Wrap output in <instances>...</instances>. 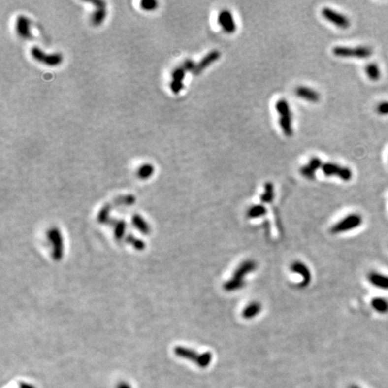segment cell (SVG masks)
Segmentation results:
<instances>
[{"mask_svg":"<svg viewBox=\"0 0 388 388\" xmlns=\"http://www.w3.org/2000/svg\"><path fill=\"white\" fill-rule=\"evenodd\" d=\"M257 269V262L253 259L242 261L235 271L233 272L232 277L224 283V290L226 292H235L244 289L245 286V278L253 273Z\"/></svg>","mask_w":388,"mask_h":388,"instance_id":"1","label":"cell"},{"mask_svg":"<svg viewBox=\"0 0 388 388\" xmlns=\"http://www.w3.org/2000/svg\"><path fill=\"white\" fill-rule=\"evenodd\" d=\"M174 354L177 357L184 358L195 363L199 368H208L212 361V353L210 352H205L203 353H199L193 349L184 346H177L174 348Z\"/></svg>","mask_w":388,"mask_h":388,"instance_id":"2","label":"cell"},{"mask_svg":"<svg viewBox=\"0 0 388 388\" xmlns=\"http://www.w3.org/2000/svg\"><path fill=\"white\" fill-rule=\"evenodd\" d=\"M363 219L361 215L357 213H352L344 217L343 219L338 221L332 226L330 232L332 235H338L342 233H347L350 231L356 229L362 225Z\"/></svg>","mask_w":388,"mask_h":388,"instance_id":"3","label":"cell"},{"mask_svg":"<svg viewBox=\"0 0 388 388\" xmlns=\"http://www.w3.org/2000/svg\"><path fill=\"white\" fill-rule=\"evenodd\" d=\"M48 240L51 244V256L55 261H61L64 256V242L61 230L58 227H51L47 233Z\"/></svg>","mask_w":388,"mask_h":388,"instance_id":"4","label":"cell"},{"mask_svg":"<svg viewBox=\"0 0 388 388\" xmlns=\"http://www.w3.org/2000/svg\"><path fill=\"white\" fill-rule=\"evenodd\" d=\"M332 53L335 56L342 58L355 57L358 59H367L372 55L373 51L371 48L367 46H336L332 49Z\"/></svg>","mask_w":388,"mask_h":388,"instance_id":"5","label":"cell"},{"mask_svg":"<svg viewBox=\"0 0 388 388\" xmlns=\"http://www.w3.org/2000/svg\"><path fill=\"white\" fill-rule=\"evenodd\" d=\"M323 173L326 176H337L344 182L353 178V171L346 166H341L334 163H324L322 166Z\"/></svg>","mask_w":388,"mask_h":388,"instance_id":"6","label":"cell"},{"mask_svg":"<svg viewBox=\"0 0 388 388\" xmlns=\"http://www.w3.org/2000/svg\"><path fill=\"white\" fill-rule=\"evenodd\" d=\"M31 54L37 62L44 63V64H46L47 66H58L63 61V58L61 54H59V53L46 54L38 47H33L32 49Z\"/></svg>","mask_w":388,"mask_h":388,"instance_id":"7","label":"cell"},{"mask_svg":"<svg viewBox=\"0 0 388 388\" xmlns=\"http://www.w3.org/2000/svg\"><path fill=\"white\" fill-rule=\"evenodd\" d=\"M321 14L327 21L340 28L346 29L351 26V22L347 16L338 13L335 10H332L330 7H323L321 11Z\"/></svg>","mask_w":388,"mask_h":388,"instance_id":"8","label":"cell"},{"mask_svg":"<svg viewBox=\"0 0 388 388\" xmlns=\"http://www.w3.org/2000/svg\"><path fill=\"white\" fill-rule=\"evenodd\" d=\"M291 271L293 273H296L302 278V281L299 284L300 288H306L308 286L312 281V273L310 269L306 263L300 260H295L291 263Z\"/></svg>","mask_w":388,"mask_h":388,"instance_id":"9","label":"cell"},{"mask_svg":"<svg viewBox=\"0 0 388 388\" xmlns=\"http://www.w3.org/2000/svg\"><path fill=\"white\" fill-rule=\"evenodd\" d=\"M219 25L221 26L223 31L226 33H233L236 30L235 20L232 13L229 10H222L218 16Z\"/></svg>","mask_w":388,"mask_h":388,"instance_id":"10","label":"cell"},{"mask_svg":"<svg viewBox=\"0 0 388 388\" xmlns=\"http://www.w3.org/2000/svg\"><path fill=\"white\" fill-rule=\"evenodd\" d=\"M220 55L221 54H220V51H217V50L210 51V53L207 54L198 64H196V66H195V68L193 71V74H194V75L200 74L201 72L204 70L205 68H207L213 62H217L220 59Z\"/></svg>","mask_w":388,"mask_h":388,"instance_id":"11","label":"cell"},{"mask_svg":"<svg viewBox=\"0 0 388 388\" xmlns=\"http://www.w3.org/2000/svg\"><path fill=\"white\" fill-rule=\"evenodd\" d=\"M185 73H186V70L182 66L176 67L173 71V74H172L173 81L171 82L170 87H171V90L174 94H178L183 90V88H184V82L183 81H184V77H185Z\"/></svg>","mask_w":388,"mask_h":388,"instance_id":"12","label":"cell"},{"mask_svg":"<svg viewBox=\"0 0 388 388\" xmlns=\"http://www.w3.org/2000/svg\"><path fill=\"white\" fill-rule=\"evenodd\" d=\"M368 281L375 288L383 291H388V275L378 271H370L368 273Z\"/></svg>","mask_w":388,"mask_h":388,"instance_id":"13","label":"cell"},{"mask_svg":"<svg viewBox=\"0 0 388 388\" xmlns=\"http://www.w3.org/2000/svg\"><path fill=\"white\" fill-rule=\"evenodd\" d=\"M30 20L25 16H20L16 19V32L18 35L23 39L32 38L31 29H30Z\"/></svg>","mask_w":388,"mask_h":388,"instance_id":"14","label":"cell"},{"mask_svg":"<svg viewBox=\"0 0 388 388\" xmlns=\"http://www.w3.org/2000/svg\"><path fill=\"white\" fill-rule=\"evenodd\" d=\"M107 224L113 227L114 237L117 240H123V238H125V236H126L125 235V234H126V226H127L125 220H118V219L111 218V220H109Z\"/></svg>","mask_w":388,"mask_h":388,"instance_id":"15","label":"cell"},{"mask_svg":"<svg viewBox=\"0 0 388 388\" xmlns=\"http://www.w3.org/2000/svg\"><path fill=\"white\" fill-rule=\"evenodd\" d=\"M296 97H300L302 99H305L308 102H317L320 100V95L319 93L315 91L314 89L306 87H296Z\"/></svg>","mask_w":388,"mask_h":388,"instance_id":"16","label":"cell"},{"mask_svg":"<svg viewBox=\"0 0 388 388\" xmlns=\"http://www.w3.org/2000/svg\"><path fill=\"white\" fill-rule=\"evenodd\" d=\"M262 310V306L260 302L252 301L243 309L242 317L246 320H251L260 315Z\"/></svg>","mask_w":388,"mask_h":388,"instance_id":"17","label":"cell"},{"mask_svg":"<svg viewBox=\"0 0 388 388\" xmlns=\"http://www.w3.org/2000/svg\"><path fill=\"white\" fill-rule=\"evenodd\" d=\"M132 224L143 235H149L151 232L150 226L148 225V222L139 214L133 215Z\"/></svg>","mask_w":388,"mask_h":388,"instance_id":"18","label":"cell"},{"mask_svg":"<svg viewBox=\"0 0 388 388\" xmlns=\"http://www.w3.org/2000/svg\"><path fill=\"white\" fill-rule=\"evenodd\" d=\"M280 126L282 129V131L286 135L287 137H291L293 135V128H292V114H285L280 116Z\"/></svg>","mask_w":388,"mask_h":388,"instance_id":"19","label":"cell"},{"mask_svg":"<svg viewBox=\"0 0 388 388\" xmlns=\"http://www.w3.org/2000/svg\"><path fill=\"white\" fill-rule=\"evenodd\" d=\"M371 307L375 311L385 315L388 313V300L384 297H375L371 300Z\"/></svg>","mask_w":388,"mask_h":388,"instance_id":"20","label":"cell"},{"mask_svg":"<svg viewBox=\"0 0 388 388\" xmlns=\"http://www.w3.org/2000/svg\"><path fill=\"white\" fill-rule=\"evenodd\" d=\"M275 198V193H274V185L270 182L264 184V191L262 194L260 195V199L262 203L269 204L273 201Z\"/></svg>","mask_w":388,"mask_h":388,"instance_id":"21","label":"cell"},{"mask_svg":"<svg viewBox=\"0 0 388 388\" xmlns=\"http://www.w3.org/2000/svg\"><path fill=\"white\" fill-rule=\"evenodd\" d=\"M114 209L113 205L111 203H107L102 207V209L99 211L97 216V220L100 224H107L109 220H111V211Z\"/></svg>","mask_w":388,"mask_h":388,"instance_id":"22","label":"cell"},{"mask_svg":"<svg viewBox=\"0 0 388 388\" xmlns=\"http://www.w3.org/2000/svg\"><path fill=\"white\" fill-rule=\"evenodd\" d=\"M266 213H267V210H266L265 207L263 205L257 204L254 205L249 208V210H247V212H246V215H247L248 219L254 220V219H258V218L264 216Z\"/></svg>","mask_w":388,"mask_h":388,"instance_id":"23","label":"cell"},{"mask_svg":"<svg viewBox=\"0 0 388 388\" xmlns=\"http://www.w3.org/2000/svg\"><path fill=\"white\" fill-rule=\"evenodd\" d=\"M125 241L129 245H131L134 249L138 251H143L146 248V243L143 240L137 238L133 234H128L125 236Z\"/></svg>","mask_w":388,"mask_h":388,"instance_id":"24","label":"cell"},{"mask_svg":"<svg viewBox=\"0 0 388 388\" xmlns=\"http://www.w3.org/2000/svg\"><path fill=\"white\" fill-rule=\"evenodd\" d=\"M365 71L369 77V79L372 81H378L381 76L380 69L376 63H369L368 66H366Z\"/></svg>","mask_w":388,"mask_h":388,"instance_id":"25","label":"cell"},{"mask_svg":"<svg viewBox=\"0 0 388 388\" xmlns=\"http://www.w3.org/2000/svg\"><path fill=\"white\" fill-rule=\"evenodd\" d=\"M154 174V166L150 163H145L142 164L139 168H138L137 174H138V178L142 179V180H147V179L151 177Z\"/></svg>","mask_w":388,"mask_h":388,"instance_id":"26","label":"cell"},{"mask_svg":"<svg viewBox=\"0 0 388 388\" xmlns=\"http://www.w3.org/2000/svg\"><path fill=\"white\" fill-rule=\"evenodd\" d=\"M106 17L105 8H97L91 16V23L94 26H100Z\"/></svg>","mask_w":388,"mask_h":388,"instance_id":"27","label":"cell"},{"mask_svg":"<svg viewBox=\"0 0 388 388\" xmlns=\"http://www.w3.org/2000/svg\"><path fill=\"white\" fill-rule=\"evenodd\" d=\"M276 111L279 113V115H285L291 113V108L289 102H287L285 99H281L276 103Z\"/></svg>","mask_w":388,"mask_h":388,"instance_id":"28","label":"cell"},{"mask_svg":"<svg viewBox=\"0 0 388 388\" xmlns=\"http://www.w3.org/2000/svg\"><path fill=\"white\" fill-rule=\"evenodd\" d=\"M299 172H300L301 175H303L305 178L307 179H314L315 178V175H316V171H314L308 164L302 166L300 170H299Z\"/></svg>","mask_w":388,"mask_h":388,"instance_id":"29","label":"cell"},{"mask_svg":"<svg viewBox=\"0 0 388 388\" xmlns=\"http://www.w3.org/2000/svg\"><path fill=\"white\" fill-rule=\"evenodd\" d=\"M140 6L143 10L152 11L155 10L158 6V2L154 0H143L140 3Z\"/></svg>","mask_w":388,"mask_h":388,"instance_id":"30","label":"cell"},{"mask_svg":"<svg viewBox=\"0 0 388 388\" xmlns=\"http://www.w3.org/2000/svg\"><path fill=\"white\" fill-rule=\"evenodd\" d=\"M307 164H308L314 171H317L318 169L322 168L323 163L322 161H321V159H318V158H312Z\"/></svg>","mask_w":388,"mask_h":388,"instance_id":"31","label":"cell"},{"mask_svg":"<svg viewBox=\"0 0 388 388\" xmlns=\"http://www.w3.org/2000/svg\"><path fill=\"white\" fill-rule=\"evenodd\" d=\"M377 111L381 115H388V102H380L377 107Z\"/></svg>","mask_w":388,"mask_h":388,"instance_id":"32","label":"cell"},{"mask_svg":"<svg viewBox=\"0 0 388 388\" xmlns=\"http://www.w3.org/2000/svg\"><path fill=\"white\" fill-rule=\"evenodd\" d=\"M182 66L184 67L186 71L193 72L194 70V68H195V66H196V64H195L192 60H186V61L183 63Z\"/></svg>","mask_w":388,"mask_h":388,"instance_id":"33","label":"cell"},{"mask_svg":"<svg viewBox=\"0 0 388 388\" xmlns=\"http://www.w3.org/2000/svg\"><path fill=\"white\" fill-rule=\"evenodd\" d=\"M93 5H96V7L97 8H105V2H103V1H101V0H95V1H92L91 2Z\"/></svg>","mask_w":388,"mask_h":388,"instance_id":"34","label":"cell"},{"mask_svg":"<svg viewBox=\"0 0 388 388\" xmlns=\"http://www.w3.org/2000/svg\"><path fill=\"white\" fill-rule=\"evenodd\" d=\"M19 388H35L34 386H32V384L26 383V382H21L19 384Z\"/></svg>","mask_w":388,"mask_h":388,"instance_id":"35","label":"cell"},{"mask_svg":"<svg viewBox=\"0 0 388 388\" xmlns=\"http://www.w3.org/2000/svg\"><path fill=\"white\" fill-rule=\"evenodd\" d=\"M116 388H131V386H130L129 384L127 383V382H121V383L118 384Z\"/></svg>","mask_w":388,"mask_h":388,"instance_id":"36","label":"cell"},{"mask_svg":"<svg viewBox=\"0 0 388 388\" xmlns=\"http://www.w3.org/2000/svg\"><path fill=\"white\" fill-rule=\"evenodd\" d=\"M349 388H361L360 387H358L357 385H352V386H350Z\"/></svg>","mask_w":388,"mask_h":388,"instance_id":"37","label":"cell"}]
</instances>
